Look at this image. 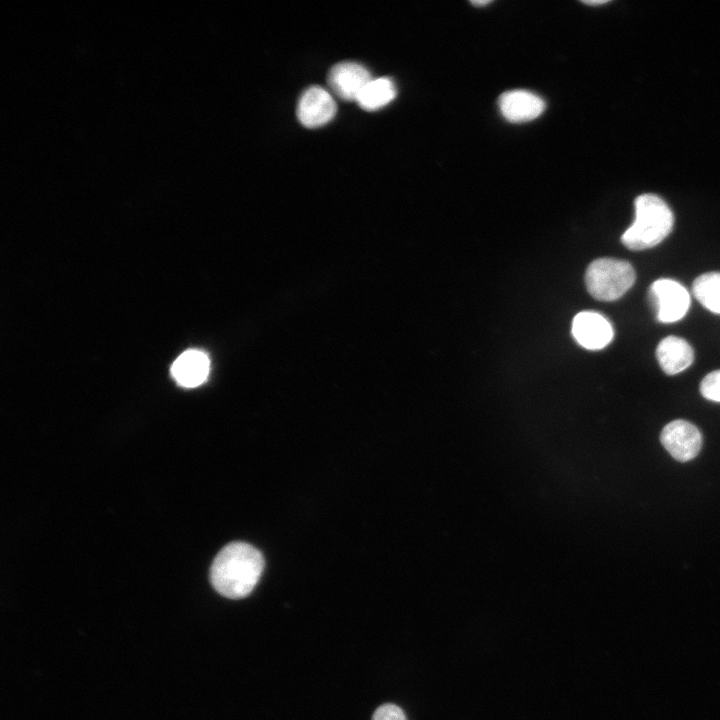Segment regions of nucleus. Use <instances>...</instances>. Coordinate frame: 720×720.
I'll list each match as a JSON object with an SVG mask.
<instances>
[{"label":"nucleus","mask_w":720,"mask_h":720,"mask_svg":"<svg viewBox=\"0 0 720 720\" xmlns=\"http://www.w3.org/2000/svg\"><path fill=\"white\" fill-rule=\"evenodd\" d=\"M264 568L260 551L248 543L232 542L220 550L211 569L210 580L222 596L240 599L257 585Z\"/></svg>","instance_id":"nucleus-1"},{"label":"nucleus","mask_w":720,"mask_h":720,"mask_svg":"<svg viewBox=\"0 0 720 720\" xmlns=\"http://www.w3.org/2000/svg\"><path fill=\"white\" fill-rule=\"evenodd\" d=\"M634 206L635 220L622 234L621 242L633 251L656 246L673 228L672 211L662 198L651 193L638 196Z\"/></svg>","instance_id":"nucleus-2"},{"label":"nucleus","mask_w":720,"mask_h":720,"mask_svg":"<svg viewBox=\"0 0 720 720\" xmlns=\"http://www.w3.org/2000/svg\"><path fill=\"white\" fill-rule=\"evenodd\" d=\"M635 279V270L629 262L613 258L594 260L585 274L588 292L600 301L620 298L633 286Z\"/></svg>","instance_id":"nucleus-3"},{"label":"nucleus","mask_w":720,"mask_h":720,"mask_svg":"<svg viewBox=\"0 0 720 720\" xmlns=\"http://www.w3.org/2000/svg\"><path fill=\"white\" fill-rule=\"evenodd\" d=\"M651 303L658 321L672 323L682 319L690 307V296L679 282L662 278L654 281L649 289Z\"/></svg>","instance_id":"nucleus-4"},{"label":"nucleus","mask_w":720,"mask_h":720,"mask_svg":"<svg viewBox=\"0 0 720 720\" xmlns=\"http://www.w3.org/2000/svg\"><path fill=\"white\" fill-rule=\"evenodd\" d=\"M660 441L674 459L687 462L698 455L702 436L692 423L679 419L668 423L662 429Z\"/></svg>","instance_id":"nucleus-5"},{"label":"nucleus","mask_w":720,"mask_h":720,"mask_svg":"<svg viewBox=\"0 0 720 720\" xmlns=\"http://www.w3.org/2000/svg\"><path fill=\"white\" fill-rule=\"evenodd\" d=\"M336 103L330 93L320 86H311L301 95L297 106V117L307 128L327 124L336 113Z\"/></svg>","instance_id":"nucleus-6"},{"label":"nucleus","mask_w":720,"mask_h":720,"mask_svg":"<svg viewBox=\"0 0 720 720\" xmlns=\"http://www.w3.org/2000/svg\"><path fill=\"white\" fill-rule=\"evenodd\" d=\"M371 79L372 76L368 69L353 61L335 64L328 74V84L331 90L346 101H356Z\"/></svg>","instance_id":"nucleus-7"},{"label":"nucleus","mask_w":720,"mask_h":720,"mask_svg":"<svg viewBox=\"0 0 720 720\" xmlns=\"http://www.w3.org/2000/svg\"><path fill=\"white\" fill-rule=\"evenodd\" d=\"M572 335L582 347L599 350L611 342L614 331L610 322L602 314L583 311L573 319Z\"/></svg>","instance_id":"nucleus-8"},{"label":"nucleus","mask_w":720,"mask_h":720,"mask_svg":"<svg viewBox=\"0 0 720 720\" xmlns=\"http://www.w3.org/2000/svg\"><path fill=\"white\" fill-rule=\"evenodd\" d=\"M502 116L512 123H523L538 118L545 110V102L527 90L504 92L498 99Z\"/></svg>","instance_id":"nucleus-9"},{"label":"nucleus","mask_w":720,"mask_h":720,"mask_svg":"<svg viewBox=\"0 0 720 720\" xmlns=\"http://www.w3.org/2000/svg\"><path fill=\"white\" fill-rule=\"evenodd\" d=\"M210 368L208 356L196 349L183 352L172 364L171 374L181 386L193 388L201 385L207 378Z\"/></svg>","instance_id":"nucleus-10"},{"label":"nucleus","mask_w":720,"mask_h":720,"mask_svg":"<svg viewBox=\"0 0 720 720\" xmlns=\"http://www.w3.org/2000/svg\"><path fill=\"white\" fill-rule=\"evenodd\" d=\"M656 356L661 369L667 375L682 372L694 360V352L690 344L683 338L672 335L659 342Z\"/></svg>","instance_id":"nucleus-11"},{"label":"nucleus","mask_w":720,"mask_h":720,"mask_svg":"<svg viewBox=\"0 0 720 720\" xmlns=\"http://www.w3.org/2000/svg\"><path fill=\"white\" fill-rule=\"evenodd\" d=\"M396 86L388 77L371 79L364 87L356 102L366 111L378 110L396 97Z\"/></svg>","instance_id":"nucleus-12"},{"label":"nucleus","mask_w":720,"mask_h":720,"mask_svg":"<svg viewBox=\"0 0 720 720\" xmlns=\"http://www.w3.org/2000/svg\"><path fill=\"white\" fill-rule=\"evenodd\" d=\"M694 297L709 311L720 314V272L698 276L692 284Z\"/></svg>","instance_id":"nucleus-13"},{"label":"nucleus","mask_w":720,"mask_h":720,"mask_svg":"<svg viewBox=\"0 0 720 720\" xmlns=\"http://www.w3.org/2000/svg\"><path fill=\"white\" fill-rule=\"evenodd\" d=\"M702 396L714 402H720V370L707 374L700 383Z\"/></svg>","instance_id":"nucleus-14"},{"label":"nucleus","mask_w":720,"mask_h":720,"mask_svg":"<svg viewBox=\"0 0 720 720\" xmlns=\"http://www.w3.org/2000/svg\"><path fill=\"white\" fill-rule=\"evenodd\" d=\"M372 720H407V718L399 706L384 704L376 709Z\"/></svg>","instance_id":"nucleus-15"},{"label":"nucleus","mask_w":720,"mask_h":720,"mask_svg":"<svg viewBox=\"0 0 720 720\" xmlns=\"http://www.w3.org/2000/svg\"><path fill=\"white\" fill-rule=\"evenodd\" d=\"M582 2L585 3V4H587V5H591V6H597V5H602V4H606V3H607L606 0H597V1L592 0V1H582Z\"/></svg>","instance_id":"nucleus-16"},{"label":"nucleus","mask_w":720,"mask_h":720,"mask_svg":"<svg viewBox=\"0 0 720 720\" xmlns=\"http://www.w3.org/2000/svg\"><path fill=\"white\" fill-rule=\"evenodd\" d=\"M490 2L491 1H489V0L488 1L487 0H477V1H471L470 3L476 7H482V6L488 5Z\"/></svg>","instance_id":"nucleus-17"}]
</instances>
